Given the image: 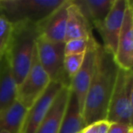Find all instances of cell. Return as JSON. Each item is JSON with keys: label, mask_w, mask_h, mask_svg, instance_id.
<instances>
[{"label": "cell", "mask_w": 133, "mask_h": 133, "mask_svg": "<svg viewBox=\"0 0 133 133\" xmlns=\"http://www.w3.org/2000/svg\"><path fill=\"white\" fill-rule=\"evenodd\" d=\"M118 70L114 55L98 42L94 72L82 111L86 126L106 119Z\"/></svg>", "instance_id": "cell-1"}, {"label": "cell", "mask_w": 133, "mask_h": 133, "mask_svg": "<svg viewBox=\"0 0 133 133\" xmlns=\"http://www.w3.org/2000/svg\"><path fill=\"white\" fill-rule=\"evenodd\" d=\"M40 36L37 24L21 23L13 25L6 57L17 85L26 76L33 60L36 41Z\"/></svg>", "instance_id": "cell-2"}, {"label": "cell", "mask_w": 133, "mask_h": 133, "mask_svg": "<svg viewBox=\"0 0 133 133\" xmlns=\"http://www.w3.org/2000/svg\"><path fill=\"white\" fill-rule=\"evenodd\" d=\"M65 0H0V14L12 25L39 24Z\"/></svg>", "instance_id": "cell-3"}, {"label": "cell", "mask_w": 133, "mask_h": 133, "mask_svg": "<svg viewBox=\"0 0 133 133\" xmlns=\"http://www.w3.org/2000/svg\"><path fill=\"white\" fill-rule=\"evenodd\" d=\"M133 73L118 68L116 82L110 97L106 120L110 123L132 126Z\"/></svg>", "instance_id": "cell-4"}, {"label": "cell", "mask_w": 133, "mask_h": 133, "mask_svg": "<svg viewBox=\"0 0 133 133\" xmlns=\"http://www.w3.org/2000/svg\"><path fill=\"white\" fill-rule=\"evenodd\" d=\"M65 43H56L39 36L36 41L38 60L51 81L69 87L70 79L64 70Z\"/></svg>", "instance_id": "cell-5"}, {"label": "cell", "mask_w": 133, "mask_h": 133, "mask_svg": "<svg viewBox=\"0 0 133 133\" xmlns=\"http://www.w3.org/2000/svg\"><path fill=\"white\" fill-rule=\"evenodd\" d=\"M50 81L49 77L39 62L36 49L28 74L23 81L17 85V100L28 109L44 92Z\"/></svg>", "instance_id": "cell-6"}, {"label": "cell", "mask_w": 133, "mask_h": 133, "mask_svg": "<svg viewBox=\"0 0 133 133\" xmlns=\"http://www.w3.org/2000/svg\"><path fill=\"white\" fill-rule=\"evenodd\" d=\"M97 45H98V41L95 39L93 35L90 36L89 46L85 52L83 63H82L78 73L70 80L69 88L78 99L81 112L83 111L86 95L89 90V85H90L91 79L93 77V72H94Z\"/></svg>", "instance_id": "cell-7"}, {"label": "cell", "mask_w": 133, "mask_h": 133, "mask_svg": "<svg viewBox=\"0 0 133 133\" xmlns=\"http://www.w3.org/2000/svg\"><path fill=\"white\" fill-rule=\"evenodd\" d=\"M63 86L58 81H50L44 92L26 111L21 133L36 132Z\"/></svg>", "instance_id": "cell-8"}, {"label": "cell", "mask_w": 133, "mask_h": 133, "mask_svg": "<svg viewBox=\"0 0 133 133\" xmlns=\"http://www.w3.org/2000/svg\"><path fill=\"white\" fill-rule=\"evenodd\" d=\"M114 58L118 68L132 70L133 66V4L128 0L123 22L118 36Z\"/></svg>", "instance_id": "cell-9"}, {"label": "cell", "mask_w": 133, "mask_h": 133, "mask_svg": "<svg viewBox=\"0 0 133 133\" xmlns=\"http://www.w3.org/2000/svg\"><path fill=\"white\" fill-rule=\"evenodd\" d=\"M127 5L128 0H114L107 17L101 26L97 29L103 40L102 46L113 55L117 49L118 36L122 26Z\"/></svg>", "instance_id": "cell-10"}, {"label": "cell", "mask_w": 133, "mask_h": 133, "mask_svg": "<svg viewBox=\"0 0 133 133\" xmlns=\"http://www.w3.org/2000/svg\"><path fill=\"white\" fill-rule=\"evenodd\" d=\"M70 0H65L59 8L52 12L42 22L37 24L41 37L52 42L65 43L68 8Z\"/></svg>", "instance_id": "cell-11"}, {"label": "cell", "mask_w": 133, "mask_h": 133, "mask_svg": "<svg viewBox=\"0 0 133 133\" xmlns=\"http://www.w3.org/2000/svg\"><path fill=\"white\" fill-rule=\"evenodd\" d=\"M70 88L63 86L52 103L49 110L35 133H58L69 101Z\"/></svg>", "instance_id": "cell-12"}, {"label": "cell", "mask_w": 133, "mask_h": 133, "mask_svg": "<svg viewBox=\"0 0 133 133\" xmlns=\"http://www.w3.org/2000/svg\"><path fill=\"white\" fill-rule=\"evenodd\" d=\"M92 28L98 29L107 17L114 0H72Z\"/></svg>", "instance_id": "cell-13"}, {"label": "cell", "mask_w": 133, "mask_h": 133, "mask_svg": "<svg viewBox=\"0 0 133 133\" xmlns=\"http://www.w3.org/2000/svg\"><path fill=\"white\" fill-rule=\"evenodd\" d=\"M17 84L6 55L0 64V111L9 108L17 101Z\"/></svg>", "instance_id": "cell-14"}, {"label": "cell", "mask_w": 133, "mask_h": 133, "mask_svg": "<svg viewBox=\"0 0 133 133\" xmlns=\"http://www.w3.org/2000/svg\"><path fill=\"white\" fill-rule=\"evenodd\" d=\"M92 29L78 8L70 0V4L68 8L65 42L72 39H88L93 35Z\"/></svg>", "instance_id": "cell-15"}, {"label": "cell", "mask_w": 133, "mask_h": 133, "mask_svg": "<svg viewBox=\"0 0 133 133\" xmlns=\"http://www.w3.org/2000/svg\"><path fill=\"white\" fill-rule=\"evenodd\" d=\"M85 127L86 124L78 99L70 89L69 101L58 133H81Z\"/></svg>", "instance_id": "cell-16"}, {"label": "cell", "mask_w": 133, "mask_h": 133, "mask_svg": "<svg viewBox=\"0 0 133 133\" xmlns=\"http://www.w3.org/2000/svg\"><path fill=\"white\" fill-rule=\"evenodd\" d=\"M28 109L16 101L9 108L0 111V133H21Z\"/></svg>", "instance_id": "cell-17"}, {"label": "cell", "mask_w": 133, "mask_h": 133, "mask_svg": "<svg viewBox=\"0 0 133 133\" xmlns=\"http://www.w3.org/2000/svg\"><path fill=\"white\" fill-rule=\"evenodd\" d=\"M13 32V25L0 14V59L6 53Z\"/></svg>", "instance_id": "cell-18"}, {"label": "cell", "mask_w": 133, "mask_h": 133, "mask_svg": "<svg viewBox=\"0 0 133 133\" xmlns=\"http://www.w3.org/2000/svg\"><path fill=\"white\" fill-rule=\"evenodd\" d=\"M84 57H85V53L65 55L64 70L70 80L79 70L80 66L83 63Z\"/></svg>", "instance_id": "cell-19"}, {"label": "cell", "mask_w": 133, "mask_h": 133, "mask_svg": "<svg viewBox=\"0 0 133 133\" xmlns=\"http://www.w3.org/2000/svg\"><path fill=\"white\" fill-rule=\"evenodd\" d=\"M89 37L88 39H84V38L72 39V40H69L66 41V42H65V46H64L65 55L85 53L88 46H89Z\"/></svg>", "instance_id": "cell-20"}, {"label": "cell", "mask_w": 133, "mask_h": 133, "mask_svg": "<svg viewBox=\"0 0 133 133\" xmlns=\"http://www.w3.org/2000/svg\"><path fill=\"white\" fill-rule=\"evenodd\" d=\"M132 129V126H128L120 123H111L108 133H129Z\"/></svg>", "instance_id": "cell-21"}, {"label": "cell", "mask_w": 133, "mask_h": 133, "mask_svg": "<svg viewBox=\"0 0 133 133\" xmlns=\"http://www.w3.org/2000/svg\"><path fill=\"white\" fill-rule=\"evenodd\" d=\"M81 133H97V124L92 123L90 125H88L85 127V129L82 130Z\"/></svg>", "instance_id": "cell-22"}, {"label": "cell", "mask_w": 133, "mask_h": 133, "mask_svg": "<svg viewBox=\"0 0 133 133\" xmlns=\"http://www.w3.org/2000/svg\"><path fill=\"white\" fill-rule=\"evenodd\" d=\"M129 133H133V130H132V129H131V130L130 131H129Z\"/></svg>", "instance_id": "cell-23"}, {"label": "cell", "mask_w": 133, "mask_h": 133, "mask_svg": "<svg viewBox=\"0 0 133 133\" xmlns=\"http://www.w3.org/2000/svg\"><path fill=\"white\" fill-rule=\"evenodd\" d=\"M1 59H2V58H1ZM1 59H0V64H1Z\"/></svg>", "instance_id": "cell-24"}, {"label": "cell", "mask_w": 133, "mask_h": 133, "mask_svg": "<svg viewBox=\"0 0 133 133\" xmlns=\"http://www.w3.org/2000/svg\"><path fill=\"white\" fill-rule=\"evenodd\" d=\"M2 133H6V132H2Z\"/></svg>", "instance_id": "cell-25"}]
</instances>
